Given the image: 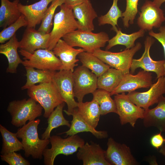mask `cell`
Returning <instances> with one entry per match:
<instances>
[{
    "instance_id": "obj_1",
    "label": "cell",
    "mask_w": 165,
    "mask_h": 165,
    "mask_svg": "<svg viewBox=\"0 0 165 165\" xmlns=\"http://www.w3.org/2000/svg\"><path fill=\"white\" fill-rule=\"evenodd\" d=\"M39 119L32 121L19 128L16 133L18 138L22 139L24 155L26 157L31 156L34 159H41L43 153L50 143L49 139H40L38 137V127Z\"/></svg>"
},
{
    "instance_id": "obj_2",
    "label": "cell",
    "mask_w": 165,
    "mask_h": 165,
    "mask_svg": "<svg viewBox=\"0 0 165 165\" xmlns=\"http://www.w3.org/2000/svg\"><path fill=\"white\" fill-rule=\"evenodd\" d=\"M27 94L42 107L44 111L43 116L48 118L59 105L64 102L55 82L34 85L27 89Z\"/></svg>"
},
{
    "instance_id": "obj_3",
    "label": "cell",
    "mask_w": 165,
    "mask_h": 165,
    "mask_svg": "<svg viewBox=\"0 0 165 165\" xmlns=\"http://www.w3.org/2000/svg\"><path fill=\"white\" fill-rule=\"evenodd\" d=\"M54 16L53 29L50 33L47 49L52 50L58 41L66 35L78 29L79 24L72 9L63 4Z\"/></svg>"
},
{
    "instance_id": "obj_4",
    "label": "cell",
    "mask_w": 165,
    "mask_h": 165,
    "mask_svg": "<svg viewBox=\"0 0 165 165\" xmlns=\"http://www.w3.org/2000/svg\"><path fill=\"white\" fill-rule=\"evenodd\" d=\"M43 109L39 103L30 97L9 102L7 110L11 117V123L20 127L26 124L27 121L35 120L41 116Z\"/></svg>"
},
{
    "instance_id": "obj_5",
    "label": "cell",
    "mask_w": 165,
    "mask_h": 165,
    "mask_svg": "<svg viewBox=\"0 0 165 165\" xmlns=\"http://www.w3.org/2000/svg\"><path fill=\"white\" fill-rule=\"evenodd\" d=\"M62 38L72 46L79 47L84 51L92 53L104 47L109 39L108 35L104 31L94 33L79 29L66 35Z\"/></svg>"
},
{
    "instance_id": "obj_6",
    "label": "cell",
    "mask_w": 165,
    "mask_h": 165,
    "mask_svg": "<svg viewBox=\"0 0 165 165\" xmlns=\"http://www.w3.org/2000/svg\"><path fill=\"white\" fill-rule=\"evenodd\" d=\"M49 140L51 147L45 148L43 153L45 165H53L57 156L72 154L85 144L83 139L77 134L65 138L57 135H53L50 136Z\"/></svg>"
},
{
    "instance_id": "obj_7",
    "label": "cell",
    "mask_w": 165,
    "mask_h": 165,
    "mask_svg": "<svg viewBox=\"0 0 165 165\" xmlns=\"http://www.w3.org/2000/svg\"><path fill=\"white\" fill-rule=\"evenodd\" d=\"M141 47V43L138 42L133 47L120 52H112L100 49L93 54L110 67L125 74L130 73L133 57Z\"/></svg>"
},
{
    "instance_id": "obj_8",
    "label": "cell",
    "mask_w": 165,
    "mask_h": 165,
    "mask_svg": "<svg viewBox=\"0 0 165 165\" xmlns=\"http://www.w3.org/2000/svg\"><path fill=\"white\" fill-rule=\"evenodd\" d=\"M20 54L24 60L22 64L24 67H30L41 70L59 71L62 66L59 59L52 50L40 49L31 53L20 49Z\"/></svg>"
},
{
    "instance_id": "obj_9",
    "label": "cell",
    "mask_w": 165,
    "mask_h": 165,
    "mask_svg": "<svg viewBox=\"0 0 165 165\" xmlns=\"http://www.w3.org/2000/svg\"><path fill=\"white\" fill-rule=\"evenodd\" d=\"M53 80L58 91L67 106V110L64 111L68 116L71 115L78 107V102L75 100L74 93L73 72L60 70L55 72Z\"/></svg>"
},
{
    "instance_id": "obj_10",
    "label": "cell",
    "mask_w": 165,
    "mask_h": 165,
    "mask_svg": "<svg viewBox=\"0 0 165 165\" xmlns=\"http://www.w3.org/2000/svg\"><path fill=\"white\" fill-rule=\"evenodd\" d=\"M73 78L74 95L78 102H82L85 95L92 94L97 88L98 77L82 65L74 70Z\"/></svg>"
},
{
    "instance_id": "obj_11",
    "label": "cell",
    "mask_w": 165,
    "mask_h": 165,
    "mask_svg": "<svg viewBox=\"0 0 165 165\" xmlns=\"http://www.w3.org/2000/svg\"><path fill=\"white\" fill-rule=\"evenodd\" d=\"M114 100L116 106L117 114L119 116L121 125L129 123L134 127L138 119H143L145 110L134 104L125 93L115 95Z\"/></svg>"
},
{
    "instance_id": "obj_12",
    "label": "cell",
    "mask_w": 165,
    "mask_h": 165,
    "mask_svg": "<svg viewBox=\"0 0 165 165\" xmlns=\"http://www.w3.org/2000/svg\"><path fill=\"white\" fill-rule=\"evenodd\" d=\"M155 41L151 36L146 37L144 42L145 50L142 56L139 59L132 60L130 70L131 74H133L137 68H141L144 71L155 73L156 79L164 77L165 60H153L150 55V49Z\"/></svg>"
},
{
    "instance_id": "obj_13",
    "label": "cell",
    "mask_w": 165,
    "mask_h": 165,
    "mask_svg": "<svg viewBox=\"0 0 165 165\" xmlns=\"http://www.w3.org/2000/svg\"><path fill=\"white\" fill-rule=\"evenodd\" d=\"M165 94V80L164 77L159 78L148 91L140 92L135 91L128 93L129 99L138 107L145 110L157 104L161 97Z\"/></svg>"
},
{
    "instance_id": "obj_14",
    "label": "cell",
    "mask_w": 165,
    "mask_h": 165,
    "mask_svg": "<svg viewBox=\"0 0 165 165\" xmlns=\"http://www.w3.org/2000/svg\"><path fill=\"white\" fill-rule=\"evenodd\" d=\"M165 21L163 10L153 1L146 0L141 8L137 24L140 29L151 31L159 28Z\"/></svg>"
},
{
    "instance_id": "obj_15",
    "label": "cell",
    "mask_w": 165,
    "mask_h": 165,
    "mask_svg": "<svg viewBox=\"0 0 165 165\" xmlns=\"http://www.w3.org/2000/svg\"><path fill=\"white\" fill-rule=\"evenodd\" d=\"M105 151L106 160L111 165H136L139 163L132 154L130 147L124 144L108 138Z\"/></svg>"
},
{
    "instance_id": "obj_16",
    "label": "cell",
    "mask_w": 165,
    "mask_h": 165,
    "mask_svg": "<svg viewBox=\"0 0 165 165\" xmlns=\"http://www.w3.org/2000/svg\"><path fill=\"white\" fill-rule=\"evenodd\" d=\"M151 72L141 70L133 75L129 73L124 74L117 87L110 93L111 96L122 93L135 91L141 88H150L152 83Z\"/></svg>"
},
{
    "instance_id": "obj_17",
    "label": "cell",
    "mask_w": 165,
    "mask_h": 165,
    "mask_svg": "<svg viewBox=\"0 0 165 165\" xmlns=\"http://www.w3.org/2000/svg\"><path fill=\"white\" fill-rule=\"evenodd\" d=\"M49 37V33L27 27L19 41V48L31 53L37 50L47 49Z\"/></svg>"
},
{
    "instance_id": "obj_18",
    "label": "cell",
    "mask_w": 165,
    "mask_h": 165,
    "mask_svg": "<svg viewBox=\"0 0 165 165\" xmlns=\"http://www.w3.org/2000/svg\"><path fill=\"white\" fill-rule=\"evenodd\" d=\"M52 51L60 60L62 66L61 70H69L73 72L74 68L78 66L79 61L76 57L84 51L81 48L75 49L68 44L64 40L60 39Z\"/></svg>"
},
{
    "instance_id": "obj_19",
    "label": "cell",
    "mask_w": 165,
    "mask_h": 165,
    "mask_svg": "<svg viewBox=\"0 0 165 165\" xmlns=\"http://www.w3.org/2000/svg\"><path fill=\"white\" fill-rule=\"evenodd\" d=\"M105 153L99 144L87 142L79 148L76 156L83 165H111L106 160Z\"/></svg>"
},
{
    "instance_id": "obj_20",
    "label": "cell",
    "mask_w": 165,
    "mask_h": 165,
    "mask_svg": "<svg viewBox=\"0 0 165 165\" xmlns=\"http://www.w3.org/2000/svg\"><path fill=\"white\" fill-rule=\"evenodd\" d=\"M53 0H40L29 5H24L19 3V10L28 22L27 27L35 28L41 23L49 5Z\"/></svg>"
},
{
    "instance_id": "obj_21",
    "label": "cell",
    "mask_w": 165,
    "mask_h": 165,
    "mask_svg": "<svg viewBox=\"0 0 165 165\" xmlns=\"http://www.w3.org/2000/svg\"><path fill=\"white\" fill-rule=\"evenodd\" d=\"M72 10L79 24L78 29L92 31L94 30L93 20L97 15L90 0L74 7Z\"/></svg>"
},
{
    "instance_id": "obj_22",
    "label": "cell",
    "mask_w": 165,
    "mask_h": 165,
    "mask_svg": "<svg viewBox=\"0 0 165 165\" xmlns=\"http://www.w3.org/2000/svg\"><path fill=\"white\" fill-rule=\"evenodd\" d=\"M143 119L145 127H154L165 132V97H161L155 107L145 110Z\"/></svg>"
},
{
    "instance_id": "obj_23",
    "label": "cell",
    "mask_w": 165,
    "mask_h": 165,
    "mask_svg": "<svg viewBox=\"0 0 165 165\" xmlns=\"http://www.w3.org/2000/svg\"><path fill=\"white\" fill-rule=\"evenodd\" d=\"M19 48V41L15 34L6 43L0 45V53L5 55L8 60V65L6 72L15 73L20 64L23 61L20 58L18 52Z\"/></svg>"
},
{
    "instance_id": "obj_24",
    "label": "cell",
    "mask_w": 165,
    "mask_h": 165,
    "mask_svg": "<svg viewBox=\"0 0 165 165\" xmlns=\"http://www.w3.org/2000/svg\"><path fill=\"white\" fill-rule=\"evenodd\" d=\"M77 108L71 115L72 116V119L71 121L70 129L61 134H65L67 136H69L80 132H89L98 139H101L108 137V134L107 131L97 130L85 121L78 113Z\"/></svg>"
},
{
    "instance_id": "obj_25",
    "label": "cell",
    "mask_w": 165,
    "mask_h": 165,
    "mask_svg": "<svg viewBox=\"0 0 165 165\" xmlns=\"http://www.w3.org/2000/svg\"><path fill=\"white\" fill-rule=\"evenodd\" d=\"M0 27L5 28L16 21L22 14L18 8L19 0H1Z\"/></svg>"
},
{
    "instance_id": "obj_26",
    "label": "cell",
    "mask_w": 165,
    "mask_h": 165,
    "mask_svg": "<svg viewBox=\"0 0 165 165\" xmlns=\"http://www.w3.org/2000/svg\"><path fill=\"white\" fill-rule=\"evenodd\" d=\"M77 109L81 117L96 128L101 116L99 106L97 102L93 99L90 101L78 102Z\"/></svg>"
},
{
    "instance_id": "obj_27",
    "label": "cell",
    "mask_w": 165,
    "mask_h": 165,
    "mask_svg": "<svg viewBox=\"0 0 165 165\" xmlns=\"http://www.w3.org/2000/svg\"><path fill=\"white\" fill-rule=\"evenodd\" d=\"M124 74L120 71L109 68L98 77L97 88L107 91L110 93L118 86Z\"/></svg>"
},
{
    "instance_id": "obj_28",
    "label": "cell",
    "mask_w": 165,
    "mask_h": 165,
    "mask_svg": "<svg viewBox=\"0 0 165 165\" xmlns=\"http://www.w3.org/2000/svg\"><path fill=\"white\" fill-rule=\"evenodd\" d=\"M27 81L21 87L22 90L27 89L30 87L39 83L49 82L52 81L56 71L47 70L35 69L30 67H25Z\"/></svg>"
},
{
    "instance_id": "obj_29",
    "label": "cell",
    "mask_w": 165,
    "mask_h": 165,
    "mask_svg": "<svg viewBox=\"0 0 165 165\" xmlns=\"http://www.w3.org/2000/svg\"><path fill=\"white\" fill-rule=\"evenodd\" d=\"M116 32V35L108 41L106 50H108L119 45L125 46L126 49H130L135 46V42L137 39L144 36L145 31L140 29L137 31L128 34L123 33L119 29Z\"/></svg>"
},
{
    "instance_id": "obj_30",
    "label": "cell",
    "mask_w": 165,
    "mask_h": 165,
    "mask_svg": "<svg viewBox=\"0 0 165 165\" xmlns=\"http://www.w3.org/2000/svg\"><path fill=\"white\" fill-rule=\"evenodd\" d=\"M78 56L82 65L90 70L98 77L110 67L93 53L84 51L80 53Z\"/></svg>"
},
{
    "instance_id": "obj_31",
    "label": "cell",
    "mask_w": 165,
    "mask_h": 165,
    "mask_svg": "<svg viewBox=\"0 0 165 165\" xmlns=\"http://www.w3.org/2000/svg\"><path fill=\"white\" fill-rule=\"evenodd\" d=\"M65 102H64L59 105L48 118V126L42 134V139H49L52 130L60 126H66L70 127L71 124L69 121L65 118L63 115V108Z\"/></svg>"
},
{
    "instance_id": "obj_32",
    "label": "cell",
    "mask_w": 165,
    "mask_h": 165,
    "mask_svg": "<svg viewBox=\"0 0 165 165\" xmlns=\"http://www.w3.org/2000/svg\"><path fill=\"white\" fill-rule=\"evenodd\" d=\"M0 132L2 138L1 154L24 150L22 144L18 139L16 133L10 131L1 124Z\"/></svg>"
},
{
    "instance_id": "obj_33",
    "label": "cell",
    "mask_w": 165,
    "mask_h": 165,
    "mask_svg": "<svg viewBox=\"0 0 165 165\" xmlns=\"http://www.w3.org/2000/svg\"><path fill=\"white\" fill-rule=\"evenodd\" d=\"M92 94L93 97V99L95 100L98 104L101 116L112 112L117 114L115 101L111 98L109 92L98 89Z\"/></svg>"
},
{
    "instance_id": "obj_34",
    "label": "cell",
    "mask_w": 165,
    "mask_h": 165,
    "mask_svg": "<svg viewBox=\"0 0 165 165\" xmlns=\"http://www.w3.org/2000/svg\"><path fill=\"white\" fill-rule=\"evenodd\" d=\"M118 0H113L112 6L108 12L105 15H101L98 18L99 26L106 24L112 26L111 29L116 32L118 30V20L120 17H122V12L118 6Z\"/></svg>"
},
{
    "instance_id": "obj_35",
    "label": "cell",
    "mask_w": 165,
    "mask_h": 165,
    "mask_svg": "<svg viewBox=\"0 0 165 165\" xmlns=\"http://www.w3.org/2000/svg\"><path fill=\"white\" fill-rule=\"evenodd\" d=\"M64 3V0H53L52 2L42 19L38 31L45 33H50L53 25V20L55 11L58 7Z\"/></svg>"
},
{
    "instance_id": "obj_36",
    "label": "cell",
    "mask_w": 165,
    "mask_h": 165,
    "mask_svg": "<svg viewBox=\"0 0 165 165\" xmlns=\"http://www.w3.org/2000/svg\"><path fill=\"white\" fill-rule=\"evenodd\" d=\"M28 22L25 16L22 14L19 18L15 22L7 27L4 28L0 32V43H5L9 40L16 32L23 27L27 26Z\"/></svg>"
},
{
    "instance_id": "obj_37",
    "label": "cell",
    "mask_w": 165,
    "mask_h": 165,
    "mask_svg": "<svg viewBox=\"0 0 165 165\" xmlns=\"http://www.w3.org/2000/svg\"><path fill=\"white\" fill-rule=\"evenodd\" d=\"M125 10L122 13V19L123 25L128 28L130 24L134 23V20L138 12V6L139 0H126Z\"/></svg>"
},
{
    "instance_id": "obj_38",
    "label": "cell",
    "mask_w": 165,
    "mask_h": 165,
    "mask_svg": "<svg viewBox=\"0 0 165 165\" xmlns=\"http://www.w3.org/2000/svg\"><path fill=\"white\" fill-rule=\"evenodd\" d=\"M1 160L9 165H30L28 161L24 159L20 153L13 152L0 155Z\"/></svg>"
},
{
    "instance_id": "obj_39",
    "label": "cell",
    "mask_w": 165,
    "mask_h": 165,
    "mask_svg": "<svg viewBox=\"0 0 165 165\" xmlns=\"http://www.w3.org/2000/svg\"><path fill=\"white\" fill-rule=\"evenodd\" d=\"M159 32L155 33L152 30L149 31L148 34L156 39L161 44L163 49L165 58V26H161L159 28ZM164 67L165 68V62ZM164 77L165 80V75Z\"/></svg>"
},
{
    "instance_id": "obj_40",
    "label": "cell",
    "mask_w": 165,
    "mask_h": 165,
    "mask_svg": "<svg viewBox=\"0 0 165 165\" xmlns=\"http://www.w3.org/2000/svg\"><path fill=\"white\" fill-rule=\"evenodd\" d=\"M162 132L155 134L152 137L150 142L152 146L155 148L158 149L163 145L165 142L164 138L162 135Z\"/></svg>"
},
{
    "instance_id": "obj_41",
    "label": "cell",
    "mask_w": 165,
    "mask_h": 165,
    "mask_svg": "<svg viewBox=\"0 0 165 165\" xmlns=\"http://www.w3.org/2000/svg\"><path fill=\"white\" fill-rule=\"evenodd\" d=\"M88 0H64V4L72 8L75 6L85 2Z\"/></svg>"
},
{
    "instance_id": "obj_42",
    "label": "cell",
    "mask_w": 165,
    "mask_h": 165,
    "mask_svg": "<svg viewBox=\"0 0 165 165\" xmlns=\"http://www.w3.org/2000/svg\"><path fill=\"white\" fill-rule=\"evenodd\" d=\"M153 2L158 6L160 7L162 4L165 2V0H154Z\"/></svg>"
},
{
    "instance_id": "obj_43",
    "label": "cell",
    "mask_w": 165,
    "mask_h": 165,
    "mask_svg": "<svg viewBox=\"0 0 165 165\" xmlns=\"http://www.w3.org/2000/svg\"><path fill=\"white\" fill-rule=\"evenodd\" d=\"M159 152L165 157V145H163L160 148Z\"/></svg>"
}]
</instances>
